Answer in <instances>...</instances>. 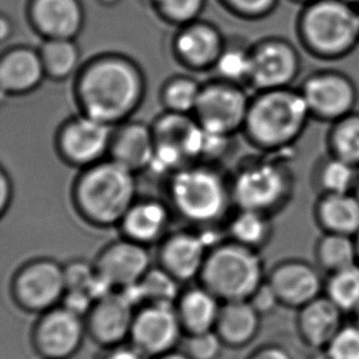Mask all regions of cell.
I'll list each match as a JSON object with an SVG mask.
<instances>
[{
  "instance_id": "obj_1",
  "label": "cell",
  "mask_w": 359,
  "mask_h": 359,
  "mask_svg": "<svg viewBox=\"0 0 359 359\" xmlns=\"http://www.w3.org/2000/svg\"><path fill=\"white\" fill-rule=\"evenodd\" d=\"M145 93V79L139 68L119 57L91 62L79 74L74 86L80 113L111 126L130 121Z\"/></svg>"
},
{
  "instance_id": "obj_2",
  "label": "cell",
  "mask_w": 359,
  "mask_h": 359,
  "mask_svg": "<svg viewBox=\"0 0 359 359\" xmlns=\"http://www.w3.org/2000/svg\"><path fill=\"white\" fill-rule=\"evenodd\" d=\"M311 121L298 88L265 90L250 98L243 133L264 154L286 155L301 140Z\"/></svg>"
},
{
  "instance_id": "obj_3",
  "label": "cell",
  "mask_w": 359,
  "mask_h": 359,
  "mask_svg": "<svg viewBox=\"0 0 359 359\" xmlns=\"http://www.w3.org/2000/svg\"><path fill=\"white\" fill-rule=\"evenodd\" d=\"M137 199L135 173L111 158L81 170L72 188L76 214L96 229L118 227Z\"/></svg>"
},
{
  "instance_id": "obj_4",
  "label": "cell",
  "mask_w": 359,
  "mask_h": 359,
  "mask_svg": "<svg viewBox=\"0 0 359 359\" xmlns=\"http://www.w3.org/2000/svg\"><path fill=\"white\" fill-rule=\"evenodd\" d=\"M167 203L187 224L214 227L229 217L234 206L231 180L211 163L187 165L168 177Z\"/></svg>"
},
{
  "instance_id": "obj_5",
  "label": "cell",
  "mask_w": 359,
  "mask_h": 359,
  "mask_svg": "<svg viewBox=\"0 0 359 359\" xmlns=\"http://www.w3.org/2000/svg\"><path fill=\"white\" fill-rule=\"evenodd\" d=\"M236 209L280 214L291 204L296 178L286 155L264 154L243 161L229 178Z\"/></svg>"
},
{
  "instance_id": "obj_6",
  "label": "cell",
  "mask_w": 359,
  "mask_h": 359,
  "mask_svg": "<svg viewBox=\"0 0 359 359\" xmlns=\"http://www.w3.org/2000/svg\"><path fill=\"white\" fill-rule=\"evenodd\" d=\"M299 37L316 58H345L359 44V11L345 0H316L304 5Z\"/></svg>"
},
{
  "instance_id": "obj_7",
  "label": "cell",
  "mask_w": 359,
  "mask_h": 359,
  "mask_svg": "<svg viewBox=\"0 0 359 359\" xmlns=\"http://www.w3.org/2000/svg\"><path fill=\"white\" fill-rule=\"evenodd\" d=\"M266 277L260 252L227 239L210 249L199 282L224 303L249 301Z\"/></svg>"
},
{
  "instance_id": "obj_8",
  "label": "cell",
  "mask_w": 359,
  "mask_h": 359,
  "mask_svg": "<svg viewBox=\"0 0 359 359\" xmlns=\"http://www.w3.org/2000/svg\"><path fill=\"white\" fill-rule=\"evenodd\" d=\"M155 156L149 170L173 175L175 170L201 162L205 133L190 114L167 112L152 124Z\"/></svg>"
},
{
  "instance_id": "obj_9",
  "label": "cell",
  "mask_w": 359,
  "mask_h": 359,
  "mask_svg": "<svg viewBox=\"0 0 359 359\" xmlns=\"http://www.w3.org/2000/svg\"><path fill=\"white\" fill-rule=\"evenodd\" d=\"M67 290L64 265L50 257H36L25 262L10 283L15 304L34 314L60 306Z\"/></svg>"
},
{
  "instance_id": "obj_10",
  "label": "cell",
  "mask_w": 359,
  "mask_h": 359,
  "mask_svg": "<svg viewBox=\"0 0 359 359\" xmlns=\"http://www.w3.org/2000/svg\"><path fill=\"white\" fill-rule=\"evenodd\" d=\"M311 121L332 124L355 111L359 91L353 79L335 69H323L306 75L298 86Z\"/></svg>"
},
{
  "instance_id": "obj_11",
  "label": "cell",
  "mask_w": 359,
  "mask_h": 359,
  "mask_svg": "<svg viewBox=\"0 0 359 359\" xmlns=\"http://www.w3.org/2000/svg\"><path fill=\"white\" fill-rule=\"evenodd\" d=\"M250 98L241 85L219 79L201 88L193 117L203 130L232 137L243 131Z\"/></svg>"
},
{
  "instance_id": "obj_12",
  "label": "cell",
  "mask_w": 359,
  "mask_h": 359,
  "mask_svg": "<svg viewBox=\"0 0 359 359\" xmlns=\"http://www.w3.org/2000/svg\"><path fill=\"white\" fill-rule=\"evenodd\" d=\"M114 126L80 113L62 123L55 134V150L60 160L75 168H88L106 160Z\"/></svg>"
},
{
  "instance_id": "obj_13",
  "label": "cell",
  "mask_w": 359,
  "mask_h": 359,
  "mask_svg": "<svg viewBox=\"0 0 359 359\" xmlns=\"http://www.w3.org/2000/svg\"><path fill=\"white\" fill-rule=\"evenodd\" d=\"M183 336L175 304L146 303L136 309L129 342L154 359L177 350Z\"/></svg>"
},
{
  "instance_id": "obj_14",
  "label": "cell",
  "mask_w": 359,
  "mask_h": 359,
  "mask_svg": "<svg viewBox=\"0 0 359 359\" xmlns=\"http://www.w3.org/2000/svg\"><path fill=\"white\" fill-rule=\"evenodd\" d=\"M86 321L63 306L39 314L32 330V346L43 359H69L83 346Z\"/></svg>"
},
{
  "instance_id": "obj_15",
  "label": "cell",
  "mask_w": 359,
  "mask_h": 359,
  "mask_svg": "<svg viewBox=\"0 0 359 359\" xmlns=\"http://www.w3.org/2000/svg\"><path fill=\"white\" fill-rule=\"evenodd\" d=\"M267 282L276 293L282 306L301 309L324 294L325 275L314 262L290 257L276 262L267 271Z\"/></svg>"
},
{
  "instance_id": "obj_16",
  "label": "cell",
  "mask_w": 359,
  "mask_h": 359,
  "mask_svg": "<svg viewBox=\"0 0 359 359\" xmlns=\"http://www.w3.org/2000/svg\"><path fill=\"white\" fill-rule=\"evenodd\" d=\"M302 70L301 55L282 39H270L252 50L249 85L255 91L292 88Z\"/></svg>"
},
{
  "instance_id": "obj_17",
  "label": "cell",
  "mask_w": 359,
  "mask_h": 359,
  "mask_svg": "<svg viewBox=\"0 0 359 359\" xmlns=\"http://www.w3.org/2000/svg\"><path fill=\"white\" fill-rule=\"evenodd\" d=\"M93 265L117 291L137 283L152 267L149 248L124 237L103 248Z\"/></svg>"
},
{
  "instance_id": "obj_18",
  "label": "cell",
  "mask_w": 359,
  "mask_h": 359,
  "mask_svg": "<svg viewBox=\"0 0 359 359\" xmlns=\"http://www.w3.org/2000/svg\"><path fill=\"white\" fill-rule=\"evenodd\" d=\"M206 234L196 231H177L160 243L158 266L175 277L180 283L199 278L210 249Z\"/></svg>"
},
{
  "instance_id": "obj_19",
  "label": "cell",
  "mask_w": 359,
  "mask_h": 359,
  "mask_svg": "<svg viewBox=\"0 0 359 359\" xmlns=\"http://www.w3.org/2000/svg\"><path fill=\"white\" fill-rule=\"evenodd\" d=\"M136 308L121 291L95 302L85 318L90 337L104 348L126 344L130 339Z\"/></svg>"
},
{
  "instance_id": "obj_20",
  "label": "cell",
  "mask_w": 359,
  "mask_h": 359,
  "mask_svg": "<svg viewBox=\"0 0 359 359\" xmlns=\"http://www.w3.org/2000/svg\"><path fill=\"white\" fill-rule=\"evenodd\" d=\"M173 211L167 201L142 198L136 200L123 217L118 229L121 237L150 247L168 236Z\"/></svg>"
},
{
  "instance_id": "obj_21",
  "label": "cell",
  "mask_w": 359,
  "mask_h": 359,
  "mask_svg": "<svg viewBox=\"0 0 359 359\" xmlns=\"http://www.w3.org/2000/svg\"><path fill=\"white\" fill-rule=\"evenodd\" d=\"M154 156L155 136L152 126L128 121L114 126L108 158L137 175L149 170Z\"/></svg>"
},
{
  "instance_id": "obj_22",
  "label": "cell",
  "mask_w": 359,
  "mask_h": 359,
  "mask_svg": "<svg viewBox=\"0 0 359 359\" xmlns=\"http://www.w3.org/2000/svg\"><path fill=\"white\" fill-rule=\"evenodd\" d=\"M297 329L302 340L316 350H324L345 325V313L321 294L298 309Z\"/></svg>"
},
{
  "instance_id": "obj_23",
  "label": "cell",
  "mask_w": 359,
  "mask_h": 359,
  "mask_svg": "<svg viewBox=\"0 0 359 359\" xmlns=\"http://www.w3.org/2000/svg\"><path fill=\"white\" fill-rule=\"evenodd\" d=\"M46 75L41 54L19 48L5 54L0 62V88L3 95L24 96L41 86Z\"/></svg>"
},
{
  "instance_id": "obj_24",
  "label": "cell",
  "mask_w": 359,
  "mask_h": 359,
  "mask_svg": "<svg viewBox=\"0 0 359 359\" xmlns=\"http://www.w3.org/2000/svg\"><path fill=\"white\" fill-rule=\"evenodd\" d=\"M313 217L321 233L359 234V196L355 193L318 195Z\"/></svg>"
},
{
  "instance_id": "obj_25",
  "label": "cell",
  "mask_w": 359,
  "mask_h": 359,
  "mask_svg": "<svg viewBox=\"0 0 359 359\" xmlns=\"http://www.w3.org/2000/svg\"><path fill=\"white\" fill-rule=\"evenodd\" d=\"M184 335L215 330L222 302L201 285L180 292L175 303Z\"/></svg>"
},
{
  "instance_id": "obj_26",
  "label": "cell",
  "mask_w": 359,
  "mask_h": 359,
  "mask_svg": "<svg viewBox=\"0 0 359 359\" xmlns=\"http://www.w3.org/2000/svg\"><path fill=\"white\" fill-rule=\"evenodd\" d=\"M260 324L262 316L250 302H224L215 331L224 346L231 348H242L257 337Z\"/></svg>"
},
{
  "instance_id": "obj_27",
  "label": "cell",
  "mask_w": 359,
  "mask_h": 359,
  "mask_svg": "<svg viewBox=\"0 0 359 359\" xmlns=\"http://www.w3.org/2000/svg\"><path fill=\"white\" fill-rule=\"evenodd\" d=\"M34 18L50 39H70L81 26L83 13L78 0H36Z\"/></svg>"
},
{
  "instance_id": "obj_28",
  "label": "cell",
  "mask_w": 359,
  "mask_h": 359,
  "mask_svg": "<svg viewBox=\"0 0 359 359\" xmlns=\"http://www.w3.org/2000/svg\"><path fill=\"white\" fill-rule=\"evenodd\" d=\"M222 52L219 34L208 26L190 27L177 39V53L190 68L215 67Z\"/></svg>"
},
{
  "instance_id": "obj_29",
  "label": "cell",
  "mask_w": 359,
  "mask_h": 359,
  "mask_svg": "<svg viewBox=\"0 0 359 359\" xmlns=\"http://www.w3.org/2000/svg\"><path fill=\"white\" fill-rule=\"evenodd\" d=\"M311 184L318 195L355 193L359 168L326 152L313 167Z\"/></svg>"
},
{
  "instance_id": "obj_30",
  "label": "cell",
  "mask_w": 359,
  "mask_h": 359,
  "mask_svg": "<svg viewBox=\"0 0 359 359\" xmlns=\"http://www.w3.org/2000/svg\"><path fill=\"white\" fill-rule=\"evenodd\" d=\"M273 216L252 210L236 209L227 221L229 239L244 247L262 252L266 248L275 232Z\"/></svg>"
},
{
  "instance_id": "obj_31",
  "label": "cell",
  "mask_w": 359,
  "mask_h": 359,
  "mask_svg": "<svg viewBox=\"0 0 359 359\" xmlns=\"http://www.w3.org/2000/svg\"><path fill=\"white\" fill-rule=\"evenodd\" d=\"M313 254L314 264L325 276L358 264L355 237L351 236L321 233Z\"/></svg>"
},
{
  "instance_id": "obj_32",
  "label": "cell",
  "mask_w": 359,
  "mask_h": 359,
  "mask_svg": "<svg viewBox=\"0 0 359 359\" xmlns=\"http://www.w3.org/2000/svg\"><path fill=\"white\" fill-rule=\"evenodd\" d=\"M326 150L329 155L359 168V111L355 109L329 126Z\"/></svg>"
},
{
  "instance_id": "obj_33",
  "label": "cell",
  "mask_w": 359,
  "mask_h": 359,
  "mask_svg": "<svg viewBox=\"0 0 359 359\" xmlns=\"http://www.w3.org/2000/svg\"><path fill=\"white\" fill-rule=\"evenodd\" d=\"M324 296L350 316L359 306V264L326 275Z\"/></svg>"
},
{
  "instance_id": "obj_34",
  "label": "cell",
  "mask_w": 359,
  "mask_h": 359,
  "mask_svg": "<svg viewBox=\"0 0 359 359\" xmlns=\"http://www.w3.org/2000/svg\"><path fill=\"white\" fill-rule=\"evenodd\" d=\"M39 54L46 75L57 81L72 76L80 58L76 46L70 39H49Z\"/></svg>"
},
{
  "instance_id": "obj_35",
  "label": "cell",
  "mask_w": 359,
  "mask_h": 359,
  "mask_svg": "<svg viewBox=\"0 0 359 359\" xmlns=\"http://www.w3.org/2000/svg\"><path fill=\"white\" fill-rule=\"evenodd\" d=\"M201 88L194 79L177 76L163 85L161 90V103L167 112L193 116Z\"/></svg>"
},
{
  "instance_id": "obj_36",
  "label": "cell",
  "mask_w": 359,
  "mask_h": 359,
  "mask_svg": "<svg viewBox=\"0 0 359 359\" xmlns=\"http://www.w3.org/2000/svg\"><path fill=\"white\" fill-rule=\"evenodd\" d=\"M180 282L162 267H151L139 281L141 293L146 303L175 304L180 294Z\"/></svg>"
},
{
  "instance_id": "obj_37",
  "label": "cell",
  "mask_w": 359,
  "mask_h": 359,
  "mask_svg": "<svg viewBox=\"0 0 359 359\" xmlns=\"http://www.w3.org/2000/svg\"><path fill=\"white\" fill-rule=\"evenodd\" d=\"M219 79L227 83L249 85L250 69H252V52L244 49L232 48L224 50L215 64Z\"/></svg>"
},
{
  "instance_id": "obj_38",
  "label": "cell",
  "mask_w": 359,
  "mask_h": 359,
  "mask_svg": "<svg viewBox=\"0 0 359 359\" xmlns=\"http://www.w3.org/2000/svg\"><path fill=\"white\" fill-rule=\"evenodd\" d=\"M184 336L180 345L190 359H217L224 348V344L215 330Z\"/></svg>"
},
{
  "instance_id": "obj_39",
  "label": "cell",
  "mask_w": 359,
  "mask_h": 359,
  "mask_svg": "<svg viewBox=\"0 0 359 359\" xmlns=\"http://www.w3.org/2000/svg\"><path fill=\"white\" fill-rule=\"evenodd\" d=\"M324 351L330 359H359V326L346 321Z\"/></svg>"
},
{
  "instance_id": "obj_40",
  "label": "cell",
  "mask_w": 359,
  "mask_h": 359,
  "mask_svg": "<svg viewBox=\"0 0 359 359\" xmlns=\"http://www.w3.org/2000/svg\"><path fill=\"white\" fill-rule=\"evenodd\" d=\"M64 272L68 290H83L88 293L97 273L93 262L90 264L83 259L72 260L67 265H64Z\"/></svg>"
},
{
  "instance_id": "obj_41",
  "label": "cell",
  "mask_w": 359,
  "mask_h": 359,
  "mask_svg": "<svg viewBox=\"0 0 359 359\" xmlns=\"http://www.w3.org/2000/svg\"><path fill=\"white\" fill-rule=\"evenodd\" d=\"M167 16L177 21L193 19L199 13L203 0H152Z\"/></svg>"
},
{
  "instance_id": "obj_42",
  "label": "cell",
  "mask_w": 359,
  "mask_h": 359,
  "mask_svg": "<svg viewBox=\"0 0 359 359\" xmlns=\"http://www.w3.org/2000/svg\"><path fill=\"white\" fill-rule=\"evenodd\" d=\"M249 302L262 316L270 314L276 309L277 306H281L276 293L272 290V287L269 285L267 280L262 282L257 291L254 292V294L250 297Z\"/></svg>"
},
{
  "instance_id": "obj_43",
  "label": "cell",
  "mask_w": 359,
  "mask_h": 359,
  "mask_svg": "<svg viewBox=\"0 0 359 359\" xmlns=\"http://www.w3.org/2000/svg\"><path fill=\"white\" fill-rule=\"evenodd\" d=\"M93 304L95 299L83 290H67L60 303V306L83 318H86Z\"/></svg>"
},
{
  "instance_id": "obj_44",
  "label": "cell",
  "mask_w": 359,
  "mask_h": 359,
  "mask_svg": "<svg viewBox=\"0 0 359 359\" xmlns=\"http://www.w3.org/2000/svg\"><path fill=\"white\" fill-rule=\"evenodd\" d=\"M227 1L233 4L236 9L241 13L252 15V16L270 13L277 3V0H227Z\"/></svg>"
},
{
  "instance_id": "obj_45",
  "label": "cell",
  "mask_w": 359,
  "mask_h": 359,
  "mask_svg": "<svg viewBox=\"0 0 359 359\" xmlns=\"http://www.w3.org/2000/svg\"><path fill=\"white\" fill-rule=\"evenodd\" d=\"M14 198V185L5 168L0 170V215L1 217L9 211Z\"/></svg>"
},
{
  "instance_id": "obj_46",
  "label": "cell",
  "mask_w": 359,
  "mask_h": 359,
  "mask_svg": "<svg viewBox=\"0 0 359 359\" xmlns=\"http://www.w3.org/2000/svg\"><path fill=\"white\" fill-rule=\"evenodd\" d=\"M102 359H152L149 355H145L142 351L139 350L137 347L129 344H121V345L114 346L111 348H107L106 355H103Z\"/></svg>"
},
{
  "instance_id": "obj_47",
  "label": "cell",
  "mask_w": 359,
  "mask_h": 359,
  "mask_svg": "<svg viewBox=\"0 0 359 359\" xmlns=\"http://www.w3.org/2000/svg\"><path fill=\"white\" fill-rule=\"evenodd\" d=\"M248 359H293V357L282 346L266 345L254 351Z\"/></svg>"
},
{
  "instance_id": "obj_48",
  "label": "cell",
  "mask_w": 359,
  "mask_h": 359,
  "mask_svg": "<svg viewBox=\"0 0 359 359\" xmlns=\"http://www.w3.org/2000/svg\"><path fill=\"white\" fill-rule=\"evenodd\" d=\"M154 359H190L182 350H173Z\"/></svg>"
},
{
  "instance_id": "obj_49",
  "label": "cell",
  "mask_w": 359,
  "mask_h": 359,
  "mask_svg": "<svg viewBox=\"0 0 359 359\" xmlns=\"http://www.w3.org/2000/svg\"><path fill=\"white\" fill-rule=\"evenodd\" d=\"M351 320L352 323H355V325L359 326V306L355 308V311L351 313L350 316Z\"/></svg>"
},
{
  "instance_id": "obj_50",
  "label": "cell",
  "mask_w": 359,
  "mask_h": 359,
  "mask_svg": "<svg viewBox=\"0 0 359 359\" xmlns=\"http://www.w3.org/2000/svg\"><path fill=\"white\" fill-rule=\"evenodd\" d=\"M347 3H350L351 5H353L355 8H359V0H345Z\"/></svg>"
},
{
  "instance_id": "obj_51",
  "label": "cell",
  "mask_w": 359,
  "mask_h": 359,
  "mask_svg": "<svg viewBox=\"0 0 359 359\" xmlns=\"http://www.w3.org/2000/svg\"><path fill=\"white\" fill-rule=\"evenodd\" d=\"M298 3H302V4L308 5L311 4V3H314L316 0H296Z\"/></svg>"
},
{
  "instance_id": "obj_52",
  "label": "cell",
  "mask_w": 359,
  "mask_h": 359,
  "mask_svg": "<svg viewBox=\"0 0 359 359\" xmlns=\"http://www.w3.org/2000/svg\"><path fill=\"white\" fill-rule=\"evenodd\" d=\"M355 243H357V252H358V264H359V234L355 237Z\"/></svg>"
},
{
  "instance_id": "obj_53",
  "label": "cell",
  "mask_w": 359,
  "mask_h": 359,
  "mask_svg": "<svg viewBox=\"0 0 359 359\" xmlns=\"http://www.w3.org/2000/svg\"><path fill=\"white\" fill-rule=\"evenodd\" d=\"M103 1H106V3H114V1H117V0H103Z\"/></svg>"
},
{
  "instance_id": "obj_54",
  "label": "cell",
  "mask_w": 359,
  "mask_h": 359,
  "mask_svg": "<svg viewBox=\"0 0 359 359\" xmlns=\"http://www.w3.org/2000/svg\"><path fill=\"white\" fill-rule=\"evenodd\" d=\"M358 11H359V8H358Z\"/></svg>"
}]
</instances>
